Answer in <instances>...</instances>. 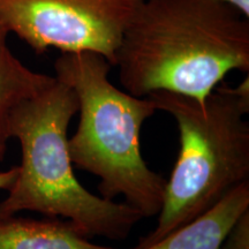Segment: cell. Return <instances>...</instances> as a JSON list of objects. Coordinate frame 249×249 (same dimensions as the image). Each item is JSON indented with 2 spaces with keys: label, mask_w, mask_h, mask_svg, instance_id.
Instances as JSON below:
<instances>
[{
  "label": "cell",
  "mask_w": 249,
  "mask_h": 249,
  "mask_svg": "<svg viewBox=\"0 0 249 249\" xmlns=\"http://www.w3.org/2000/svg\"><path fill=\"white\" fill-rule=\"evenodd\" d=\"M249 209V181L224 196L210 210L142 249H219L235 220Z\"/></svg>",
  "instance_id": "8992f818"
},
{
  "label": "cell",
  "mask_w": 249,
  "mask_h": 249,
  "mask_svg": "<svg viewBox=\"0 0 249 249\" xmlns=\"http://www.w3.org/2000/svg\"><path fill=\"white\" fill-rule=\"evenodd\" d=\"M142 0H0V21L37 54L95 52L116 66L123 35Z\"/></svg>",
  "instance_id": "5b68a950"
},
{
  "label": "cell",
  "mask_w": 249,
  "mask_h": 249,
  "mask_svg": "<svg viewBox=\"0 0 249 249\" xmlns=\"http://www.w3.org/2000/svg\"><path fill=\"white\" fill-rule=\"evenodd\" d=\"M121 86L147 97L203 101L231 71H249V17L229 0H142L117 53Z\"/></svg>",
  "instance_id": "6da1fadb"
},
{
  "label": "cell",
  "mask_w": 249,
  "mask_h": 249,
  "mask_svg": "<svg viewBox=\"0 0 249 249\" xmlns=\"http://www.w3.org/2000/svg\"><path fill=\"white\" fill-rule=\"evenodd\" d=\"M77 111L74 90L57 77L13 111L9 133L20 143L21 164L0 202V217L35 211L70 220L86 238L124 239L143 216L127 203L91 194L76 179L67 130Z\"/></svg>",
  "instance_id": "7a4b0ae2"
},
{
  "label": "cell",
  "mask_w": 249,
  "mask_h": 249,
  "mask_svg": "<svg viewBox=\"0 0 249 249\" xmlns=\"http://www.w3.org/2000/svg\"><path fill=\"white\" fill-rule=\"evenodd\" d=\"M8 35L7 28L0 21V161L5 160L7 152L13 111L55 80L54 76L31 71L18 60L9 49Z\"/></svg>",
  "instance_id": "ba28073f"
},
{
  "label": "cell",
  "mask_w": 249,
  "mask_h": 249,
  "mask_svg": "<svg viewBox=\"0 0 249 249\" xmlns=\"http://www.w3.org/2000/svg\"><path fill=\"white\" fill-rule=\"evenodd\" d=\"M0 249H117L95 245L70 220L0 217Z\"/></svg>",
  "instance_id": "52a82bcc"
},
{
  "label": "cell",
  "mask_w": 249,
  "mask_h": 249,
  "mask_svg": "<svg viewBox=\"0 0 249 249\" xmlns=\"http://www.w3.org/2000/svg\"><path fill=\"white\" fill-rule=\"evenodd\" d=\"M219 249H249V209L235 220Z\"/></svg>",
  "instance_id": "9c48e42d"
},
{
  "label": "cell",
  "mask_w": 249,
  "mask_h": 249,
  "mask_svg": "<svg viewBox=\"0 0 249 249\" xmlns=\"http://www.w3.org/2000/svg\"><path fill=\"white\" fill-rule=\"evenodd\" d=\"M112 65L95 52H66L54 62L55 77L70 86L79 102L80 121L68 139L71 163L101 179L102 197L126 203L144 217L163 204L166 180L148 167L141 155L140 132L157 108L108 80Z\"/></svg>",
  "instance_id": "277c9868"
},
{
  "label": "cell",
  "mask_w": 249,
  "mask_h": 249,
  "mask_svg": "<svg viewBox=\"0 0 249 249\" xmlns=\"http://www.w3.org/2000/svg\"><path fill=\"white\" fill-rule=\"evenodd\" d=\"M147 97L176 119L180 151L165 186L157 225L133 249L160 241L249 181L248 76L235 88L216 87L203 101L170 91Z\"/></svg>",
  "instance_id": "3957f363"
},
{
  "label": "cell",
  "mask_w": 249,
  "mask_h": 249,
  "mask_svg": "<svg viewBox=\"0 0 249 249\" xmlns=\"http://www.w3.org/2000/svg\"><path fill=\"white\" fill-rule=\"evenodd\" d=\"M232 4H234L245 15L249 17V0H229Z\"/></svg>",
  "instance_id": "8fae6325"
},
{
  "label": "cell",
  "mask_w": 249,
  "mask_h": 249,
  "mask_svg": "<svg viewBox=\"0 0 249 249\" xmlns=\"http://www.w3.org/2000/svg\"><path fill=\"white\" fill-rule=\"evenodd\" d=\"M18 166L12 167L4 172H0V191H8L13 185L18 176Z\"/></svg>",
  "instance_id": "30bf717a"
}]
</instances>
